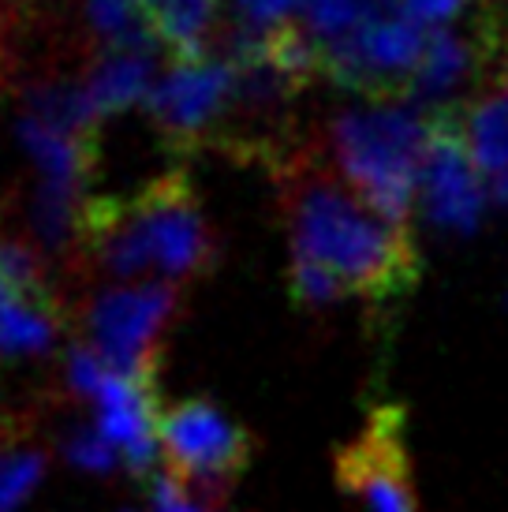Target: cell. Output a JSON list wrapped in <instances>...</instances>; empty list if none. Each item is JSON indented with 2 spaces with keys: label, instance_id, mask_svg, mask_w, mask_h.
<instances>
[{
  "label": "cell",
  "instance_id": "13",
  "mask_svg": "<svg viewBox=\"0 0 508 512\" xmlns=\"http://www.w3.org/2000/svg\"><path fill=\"white\" fill-rule=\"evenodd\" d=\"M150 34L169 49L172 57L206 53V34L217 15V0H139Z\"/></svg>",
  "mask_w": 508,
  "mask_h": 512
},
{
  "label": "cell",
  "instance_id": "3",
  "mask_svg": "<svg viewBox=\"0 0 508 512\" xmlns=\"http://www.w3.org/2000/svg\"><path fill=\"white\" fill-rule=\"evenodd\" d=\"M430 131L434 116L408 101H367L333 113L322 150L355 195H363L393 225H408Z\"/></svg>",
  "mask_w": 508,
  "mask_h": 512
},
{
  "label": "cell",
  "instance_id": "18",
  "mask_svg": "<svg viewBox=\"0 0 508 512\" xmlns=\"http://www.w3.org/2000/svg\"><path fill=\"white\" fill-rule=\"evenodd\" d=\"M393 8L400 15L415 19L419 27H438V30L449 27L452 19H460V15L475 12L471 0H393Z\"/></svg>",
  "mask_w": 508,
  "mask_h": 512
},
{
  "label": "cell",
  "instance_id": "6",
  "mask_svg": "<svg viewBox=\"0 0 508 512\" xmlns=\"http://www.w3.org/2000/svg\"><path fill=\"white\" fill-rule=\"evenodd\" d=\"M176 288L169 281H146L101 292L86 311L90 348L127 378L154 382L157 352L165 326L176 314Z\"/></svg>",
  "mask_w": 508,
  "mask_h": 512
},
{
  "label": "cell",
  "instance_id": "7",
  "mask_svg": "<svg viewBox=\"0 0 508 512\" xmlns=\"http://www.w3.org/2000/svg\"><path fill=\"white\" fill-rule=\"evenodd\" d=\"M154 128L176 150H195L210 135H225L236 109V64L228 57H180L146 98Z\"/></svg>",
  "mask_w": 508,
  "mask_h": 512
},
{
  "label": "cell",
  "instance_id": "5",
  "mask_svg": "<svg viewBox=\"0 0 508 512\" xmlns=\"http://www.w3.org/2000/svg\"><path fill=\"white\" fill-rule=\"evenodd\" d=\"M426 42V27L400 12H385L337 42L318 45L322 75L344 90L363 94L367 101H404Z\"/></svg>",
  "mask_w": 508,
  "mask_h": 512
},
{
  "label": "cell",
  "instance_id": "8",
  "mask_svg": "<svg viewBox=\"0 0 508 512\" xmlns=\"http://www.w3.org/2000/svg\"><path fill=\"white\" fill-rule=\"evenodd\" d=\"M68 385L79 397L94 400L98 430L113 441L131 471H146L154 464L157 441V400L154 382H139L113 370L94 348H75L68 359Z\"/></svg>",
  "mask_w": 508,
  "mask_h": 512
},
{
  "label": "cell",
  "instance_id": "4",
  "mask_svg": "<svg viewBox=\"0 0 508 512\" xmlns=\"http://www.w3.org/2000/svg\"><path fill=\"white\" fill-rule=\"evenodd\" d=\"M157 441L165 449L172 479H180L206 505H221L228 498L254 456L251 434L232 423L217 404L198 397L180 400L161 415Z\"/></svg>",
  "mask_w": 508,
  "mask_h": 512
},
{
  "label": "cell",
  "instance_id": "14",
  "mask_svg": "<svg viewBox=\"0 0 508 512\" xmlns=\"http://www.w3.org/2000/svg\"><path fill=\"white\" fill-rule=\"evenodd\" d=\"M45 475V453L27 434H0V512H15Z\"/></svg>",
  "mask_w": 508,
  "mask_h": 512
},
{
  "label": "cell",
  "instance_id": "1",
  "mask_svg": "<svg viewBox=\"0 0 508 512\" xmlns=\"http://www.w3.org/2000/svg\"><path fill=\"white\" fill-rule=\"evenodd\" d=\"M292 228V266L322 273L340 296L374 307L408 299L419 285V251L408 225L381 217L340 180L322 146H292L273 169Z\"/></svg>",
  "mask_w": 508,
  "mask_h": 512
},
{
  "label": "cell",
  "instance_id": "11",
  "mask_svg": "<svg viewBox=\"0 0 508 512\" xmlns=\"http://www.w3.org/2000/svg\"><path fill=\"white\" fill-rule=\"evenodd\" d=\"M154 45H127V49H105L83 72L86 94L94 113L105 120L109 113H124L131 105L150 98L157 83Z\"/></svg>",
  "mask_w": 508,
  "mask_h": 512
},
{
  "label": "cell",
  "instance_id": "12",
  "mask_svg": "<svg viewBox=\"0 0 508 512\" xmlns=\"http://www.w3.org/2000/svg\"><path fill=\"white\" fill-rule=\"evenodd\" d=\"M57 329V299L30 296L0 273V359L45 356Z\"/></svg>",
  "mask_w": 508,
  "mask_h": 512
},
{
  "label": "cell",
  "instance_id": "19",
  "mask_svg": "<svg viewBox=\"0 0 508 512\" xmlns=\"http://www.w3.org/2000/svg\"><path fill=\"white\" fill-rule=\"evenodd\" d=\"M236 15H240V27L247 30H269L284 23V15L292 12L303 0H232Z\"/></svg>",
  "mask_w": 508,
  "mask_h": 512
},
{
  "label": "cell",
  "instance_id": "17",
  "mask_svg": "<svg viewBox=\"0 0 508 512\" xmlns=\"http://www.w3.org/2000/svg\"><path fill=\"white\" fill-rule=\"evenodd\" d=\"M64 453H68V460L75 468L90 471V475H109L116 468V460H120V449L98 427L71 430L68 438H64Z\"/></svg>",
  "mask_w": 508,
  "mask_h": 512
},
{
  "label": "cell",
  "instance_id": "10",
  "mask_svg": "<svg viewBox=\"0 0 508 512\" xmlns=\"http://www.w3.org/2000/svg\"><path fill=\"white\" fill-rule=\"evenodd\" d=\"M419 199H423L426 217L449 232H471L482 221L486 176L475 165V157L467 154L456 113L434 116L423 180H419Z\"/></svg>",
  "mask_w": 508,
  "mask_h": 512
},
{
  "label": "cell",
  "instance_id": "16",
  "mask_svg": "<svg viewBox=\"0 0 508 512\" xmlns=\"http://www.w3.org/2000/svg\"><path fill=\"white\" fill-rule=\"evenodd\" d=\"M86 27L105 49L150 45L154 38L139 0H86Z\"/></svg>",
  "mask_w": 508,
  "mask_h": 512
},
{
  "label": "cell",
  "instance_id": "9",
  "mask_svg": "<svg viewBox=\"0 0 508 512\" xmlns=\"http://www.w3.org/2000/svg\"><path fill=\"white\" fill-rule=\"evenodd\" d=\"M337 483L370 512H419L400 404H378L367 415L363 430L337 453Z\"/></svg>",
  "mask_w": 508,
  "mask_h": 512
},
{
  "label": "cell",
  "instance_id": "20",
  "mask_svg": "<svg viewBox=\"0 0 508 512\" xmlns=\"http://www.w3.org/2000/svg\"><path fill=\"white\" fill-rule=\"evenodd\" d=\"M15 23H19V15L0 8V83H4V75H8V64H12V53H8V34H12Z\"/></svg>",
  "mask_w": 508,
  "mask_h": 512
},
{
  "label": "cell",
  "instance_id": "2",
  "mask_svg": "<svg viewBox=\"0 0 508 512\" xmlns=\"http://www.w3.org/2000/svg\"><path fill=\"white\" fill-rule=\"evenodd\" d=\"M79 251L116 281L146 273L187 281L210 270L213 236L187 172L172 169L131 199H86Z\"/></svg>",
  "mask_w": 508,
  "mask_h": 512
},
{
  "label": "cell",
  "instance_id": "15",
  "mask_svg": "<svg viewBox=\"0 0 508 512\" xmlns=\"http://www.w3.org/2000/svg\"><path fill=\"white\" fill-rule=\"evenodd\" d=\"M393 8V0H303L307 23L303 30L314 38V45L337 42L352 30L367 27L370 19H378Z\"/></svg>",
  "mask_w": 508,
  "mask_h": 512
}]
</instances>
